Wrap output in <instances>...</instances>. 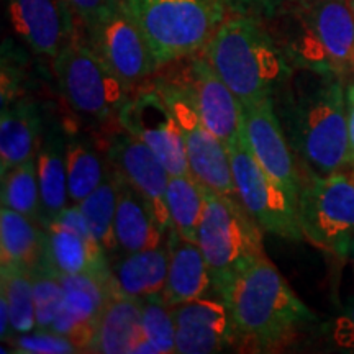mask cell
Wrapping results in <instances>:
<instances>
[{
    "mask_svg": "<svg viewBox=\"0 0 354 354\" xmlns=\"http://www.w3.org/2000/svg\"><path fill=\"white\" fill-rule=\"evenodd\" d=\"M236 194L264 232L289 241H302L297 202L266 172L251 153L246 138L228 148Z\"/></svg>",
    "mask_w": 354,
    "mask_h": 354,
    "instance_id": "cell-10",
    "label": "cell"
},
{
    "mask_svg": "<svg viewBox=\"0 0 354 354\" xmlns=\"http://www.w3.org/2000/svg\"><path fill=\"white\" fill-rule=\"evenodd\" d=\"M25 68L20 61V53L13 50V44L6 41L2 46V107L10 104L19 97L25 95Z\"/></svg>",
    "mask_w": 354,
    "mask_h": 354,
    "instance_id": "cell-35",
    "label": "cell"
},
{
    "mask_svg": "<svg viewBox=\"0 0 354 354\" xmlns=\"http://www.w3.org/2000/svg\"><path fill=\"white\" fill-rule=\"evenodd\" d=\"M66 167L69 202L79 205L105 179L109 161L104 151L100 153L99 143H95L91 136L68 128Z\"/></svg>",
    "mask_w": 354,
    "mask_h": 354,
    "instance_id": "cell-26",
    "label": "cell"
},
{
    "mask_svg": "<svg viewBox=\"0 0 354 354\" xmlns=\"http://www.w3.org/2000/svg\"><path fill=\"white\" fill-rule=\"evenodd\" d=\"M64 304L51 330L71 339L81 353L88 349L102 310L115 294L112 274H59Z\"/></svg>",
    "mask_w": 354,
    "mask_h": 354,
    "instance_id": "cell-19",
    "label": "cell"
},
{
    "mask_svg": "<svg viewBox=\"0 0 354 354\" xmlns=\"http://www.w3.org/2000/svg\"><path fill=\"white\" fill-rule=\"evenodd\" d=\"M112 2L113 0H66L76 19L81 20L86 28L94 25L100 19L102 13L112 6Z\"/></svg>",
    "mask_w": 354,
    "mask_h": 354,
    "instance_id": "cell-38",
    "label": "cell"
},
{
    "mask_svg": "<svg viewBox=\"0 0 354 354\" xmlns=\"http://www.w3.org/2000/svg\"><path fill=\"white\" fill-rule=\"evenodd\" d=\"M145 336L159 349V353H176V326L172 305L161 295L143 300Z\"/></svg>",
    "mask_w": 354,
    "mask_h": 354,
    "instance_id": "cell-33",
    "label": "cell"
},
{
    "mask_svg": "<svg viewBox=\"0 0 354 354\" xmlns=\"http://www.w3.org/2000/svg\"><path fill=\"white\" fill-rule=\"evenodd\" d=\"M348 259L351 261L353 264V272H354V241L351 243V248H349V253H348Z\"/></svg>",
    "mask_w": 354,
    "mask_h": 354,
    "instance_id": "cell-40",
    "label": "cell"
},
{
    "mask_svg": "<svg viewBox=\"0 0 354 354\" xmlns=\"http://www.w3.org/2000/svg\"><path fill=\"white\" fill-rule=\"evenodd\" d=\"M342 79L333 73L294 69L274 95L292 153L310 176L331 174L351 162Z\"/></svg>",
    "mask_w": 354,
    "mask_h": 354,
    "instance_id": "cell-1",
    "label": "cell"
},
{
    "mask_svg": "<svg viewBox=\"0 0 354 354\" xmlns=\"http://www.w3.org/2000/svg\"><path fill=\"white\" fill-rule=\"evenodd\" d=\"M305 238L328 253L348 258L354 241V169L304 177L299 201Z\"/></svg>",
    "mask_w": 354,
    "mask_h": 354,
    "instance_id": "cell-8",
    "label": "cell"
},
{
    "mask_svg": "<svg viewBox=\"0 0 354 354\" xmlns=\"http://www.w3.org/2000/svg\"><path fill=\"white\" fill-rule=\"evenodd\" d=\"M57 88L79 120L91 127L118 123L131 87L110 69L87 38L76 35L53 59Z\"/></svg>",
    "mask_w": 354,
    "mask_h": 354,
    "instance_id": "cell-7",
    "label": "cell"
},
{
    "mask_svg": "<svg viewBox=\"0 0 354 354\" xmlns=\"http://www.w3.org/2000/svg\"><path fill=\"white\" fill-rule=\"evenodd\" d=\"M330 338L338 349L354 353V299L344 305L330 325Z\"/></svg>",
    "mask_w": 354,
    "mask_h": 354,
    "instance_id": "cell-37",
    "label": "cell"
},
{
    "mask_svg": "<svg viewBox=\"0 0 354 354\" xmlns=\"http://www.w3.org/2000/svg\"><path fill=\"white\" fill-rule=\"evenodd\" d=\"M115 236L120 253H135L167 241V232L158 221L146 197L120 176Z\"/></svg>",
    "mask_w": 354,
    "mask_h": 354,
    "instance_id": "cell-23",
    "label": "cell"
},
{
    "mask_svg": "<svg viewBox=\"0 0 354 354\" xmlns=\"http://www.w3.org/2000/svg\"><path fill=\"white\" fill-rule=\"evenodd\" d=\"M0 268V295L6 297L10 308L12 336L37 330L32 271L20 264H2Z\"/></svg>",
    "mask_w": 354,
    "mask_h": 354,
    "instance_id": "cell-30",
    "label": "cell"
},
{
    "mask_svg": "<svg viewBox=\"0 0 354 354\" xmlns=\"http://www.w3.org/2000/svg\"><path fill=\"white\" fill-rule=\"evenodd\" d=\"M12 353L24 354H74L81 353L76 344L53 330H33L30 333L13 335L8 339Z\"/></svg>",
    "mask_w": 354,
    "mask_h": 354,
    "instance_id": "cell-34",
    "label": "cell"
},
{
    "mask_svg": "<svg viewBox=\"0 0 354 354\" xmlns=\"http://www.w3.org/2000/svg\"><path fill=\"white\" fill-rule=\"evenodd\" d=\"M277 17L286 20L279 41L294 69L354 73V8L351 0H299Z\"/></svg>",
    "mask_w": 354,
    "mask_h": 354,
    "instance_id": "cell-4",
    "label": "cell"
},
{
    "mask_svg": "<svg viewBox=\"0 0 354 354\" xmlns=\"http://www.w3.org/2000/svg\"><path fill=\"white\" fill-rule=\"evenodd\" d=\"M346 117H348L349 145H351V153L354 158V81L346 87Z\"/></svg>",
    "mask_w": 354,
    "mask_h": 354,
    "instance_id": "cell-39",
    "label": "cell"
},
{
    "mask_svg": "<svg viewBox=\"0 0 354 354\" xmlns=\"http://www.w3.org/2000/svg\"><path fill=\"white\" fill-rule=\"evenodd\" d=\"M223 297L234 346L245 351L271 353L289 346L317 322L268 256L248 268Z\"/></svg>",
    "mask_w": 354,
    "mask_h": 354,
    "instance_id": "cell-2",
    "label": "cell"
},
{
    "mask_svg": "<svg viewBox=\"0 0 354 354\" xmlns=\"http://www.w3.org/2000/svg\"><path fill=\"white\" fill-rule=\"evenodd\" d=\"M351 6H353V8H354V0H351Z\"/></svg>",
    "mask_w": 354,
    "mask_h": 354,
    "instance_id": "cell-41",
    "label": "cell"
},
{
    "mask_svg": "<svg viewBox=\"0 0 354 354\" xmlns=\"http://www.w3.org/2000/svg\"><path fill=\"white\" fill-rule=\"evenodd\" d=\"M44 256L41 264L57 274H109L107 251L88 228L79 205L66 207L44 227Z\"/></svg>",
    "mask_w": 354,
    "mask_h": 354,
    "instance_id": "cell-14",
    "label": "cell"
},
{
    "mask_svg": "<svg viewBox=\"0 0 354 354\" xmlns=\"http://www.w3.org/2000/svg\"><path fill=\"white\" fill-rule=\"evenodd\" d=\"M46 118L33 97L21 95L0 113V176L37 156Z\"/></svg>",
    "mask_w": 354,
    "mask_h": 354,
    "instance_id": "cell-20",
    "label": "cell"
},
{
    "mask_svg": "<svg viewBox=\"0 0 354 354\" xmlns=\"http://www.w3.org/2000/svg\"><path fill=\"white\" fill-rule=\"evenodd\" d=\"M161 92L183 131L189 169L203 187L227 196H238L232 159L221 141L207 128L184 77L161 76L151 82Z\"/></svg>",
    "mask_w": 354,
    "mask_h": 354,
    "instance_id": "cell-9",
    "label": "cell"
},
{
    "mask_svg": "<svg viewBox=\"0 0 354 354\" xmlns=\"http://www.w3.org/2000/svg\"><path fill=\"white\" fill-rule=\"evenodd\" d=\"M30 271H32L35 310H37V330H51L64 304V289L59 274L46 264L35 266Z\"/></svg>",
    "mask_w": 354,
    "mask_h": 354,
    "instance_id": "cell-32",
    "label": "cell"
},
{
    "mask_svg": "<svg viewBox=\"0 0 354 354\" xmlns=\"http://www.w3.org/2000/svg\"><path fill=\"white\" fill-rule=\"evenodd\" d=\"M68 127L61 122H48L37 151L39 192H41V227H46L61 210L68 207Z\"/></svg>",
    "mask_w": 354,
    "mask_h": 354,
    "instance_id": "cell-22",
    "label": "cell"
},
{
    "mask_svg": "<svg viewBox=\"0 0 354 354\" xmlns=\"http://www.w3.org/2000/svg\"><path fill=\"white\" fill-rule=\"evenodd\" d=\"M145 338L143 300L115 292L95 323L87 353L135 354Z\"/></svg>",
    "mask_w": 354,
    "mask_h": 354,
    "instance_id": "cell-21",
    "label": "cell"
},
{
    "mask_svg": "<svg viewBox=\"0 0 354 354\" xmlns=\"http://www.w3.org/2000/svg\"><path fill=\"white\" fill-rule=\"evenodd\" d=\"M169 271L161 297L169 305L197 299L214 290L209 264L201 246L180 236L176 230L167 233Z\"/></svg>",
    "mask_w": 354,
    "mask_h": 354,
    "instance_id": "cell-24",
    "label": "cell"
},
{
    "mask_svg": "<svg viewBox=\"0 0 354 354\" xmlns=\"http://www.w3.org/2000/svg\"><path fill=\"white\" fill-rule=\"evenodd\" d=\"M2 207L19 212L41 225V192H39L37 158L2 174Z\"/></svg>",
    "mask_w": 354,
    "mask_h": 354,
    "instance_id": "cell-31",
    "label": "cell"
},
{
    "mask_svg": "<svg viewBox=\"0 0 354 354\" xmlns=\"http://www.w3.org/2000/svg\"><path fill=\"white\" fill-rule=\"evenodd\" d=\"M203 56L243 105L271 99L294 71L266 21L233 13L221 21Z\"/></svg>",
    "mask_w": 354,
    "mask_h": 354,
    "instance_id": "cell-3",
    "label": "cell"
},
{
    "mask_svg": "<svg viewBox=\"0 0 354 354\" xmlns=\"http://www.w3.org/2000/svg\"><path fill=\"white\" fill-rule=\"evenodd\" d=\"M13 32L37 56L55 59L76 37L66 0H3Z\"/></svg>",
    "mask_w": 354,
    "mask_h": 354,
    "instance_id": "cell-18",
    "label": "cell"
},
{
    "mask_svg": "<svg viewBox=\"0 0 354 354\" xmlns=\"http://www.w3.org/2000/svg\"><path fill=\"white\" fill-rule=\"evenodd\" d=\"M86 30L87 41L97 55L130 87L161 69L145 35L123 8L122 0H113L100 19Z\"/></svg>",
    "mask_w": 354,
    "mask_h": 354,
    "instance_id": "cell-11",
    "label": "cell"
},
{
    "mask_svg": "<svg viewBox=\"0 0 354 354\" xmlns=\"http://www.w3.org/2000/svg\"><path fill=\"white\" fill-rule=\"evenodd\" d=\"M104 151L109 165L138 192L143 194L161 227L167 233L172 230L166 192L169 185V171L151 148L125 128L115 123L102 133Z\"/></svg>",
    "mask_w": 354,
    "mask_h": 354,
    "instance_id": "cell-12",
    "label": "cell"
},
{
    "mask_svg": "<svg viewBox=\"0 0 354 354\" xmlns=\"http://www.w3.org/2000/svg\"><path fill=\"white\" fill-rule=\"evenodd\" d=\"M161 68L203 51L221 21L223 0H122Z\"/></svg>",
    "mask_w": 354,
    "mask_h": 354,
    "instance_id": "cell-5",
    "label": "cell"
},
{
    "mask_svg": "<svg viewBox=\"0 0 354 354\" xmlns=\"http://www.w3.org/2000/svg\"><path fill=\"white\" fill-rule=\"evenodd\" d=\"M203 123L221 143H240L245 136V110L234 92L212 68L205 56H192L183 74Z\"/></svg>",
    "mask_w": 354,
    "mask_h": 354,
    "instance_id": "cell-16",
    "label": "cell"
},
{
    "mask_svg": "<svg viewBox=\"0 0 354 354\" xmlns=\"http://www.w3.org/2000/svg\"><path fill=\"white\" fill-rule=\"evenodd\" d=\"M46 233L41 225L19 212L2 207L0 210V261L35 268L41 264Z\"/></svg>",
    "mask_w": 354,
    "mask_h": 354,
    "instance_id": "cell-27",
    "label": "cell"
},
{
    "mask_svg": "<svg viewBox=\"0 0 354 354\" xmlns=\"http://www.w3.org/2000/svg\"><path fill=\"white\" fill-rule=\"evenodd\" d=\"M176 353L212 354L234 346L233 323L227 300L216 290L172 305Z\"/></svg>",
    "mask_w": 354,
    "mask_h": 354,
    "instance_id": "cell-17",
    "label": "cell"
},
{
    "mask_svg": "<svg viewBox=\"0 0 354 354\" xmlns=\"http://www.w3.org/2000/svg\"><path fill=\"white\" fill-rule=\"evenodd\" d=\"M118 203V174L109 165L105 179L94 192L88 194L79 203L84 218L95 240L100 243L107 254L118 253V243L115 236V215H117Z\"/></svg>",
    "mask_w": 354,
    "mask_h": 354,
    "instance_id": "cell-29",
    "label": "cell"
},
{
    "mask_svg": "<svg viewBox=\"0 0 354 354\" xmlns=\"http://www.w3.org/2000/svg\"><path fill=\"white\" fill-rule=\"evenodd\" d=\"M294 0H223L225 7L233 15L253 17V19L271 21Z\"/></svg>",
    "mask_w": 354,
    "mask_h": 354,
    "instance_id": "cell-36",
    "label": "cell"
},
{
    "mask_svg": "<svg viewBox=\"0 0 354 354\" xmlns=\"http://www.w3.org/2000/svg\"><path fill=\"white\" fill-rule=\"evenodd\" d=\"M118 125L148 145L171 176L190 174L183 131L165 97L153 84L130 95L118 115Z\"/></svg>",
    "mask_w": 354,
    "mask_h": 354,
    "instance_id": "cell-13",
    "label": "cell"
},
{
    "mask_svg": "<svg viewBox=\"0 0 354 354\" xmlns=\"http://www.w3.org/2000/svg\"><path fill=\"white\" fill-rule=\"evenodd\" d=\"M245 138L259 166L299 201L304 177L297 169L294 153L274 107V97L243 105Z\"/></svg>",
    "mask_w": 354,
    "mask_h": 354,
    "instance_id": "cell-15",
    "label": "cell"
},
{
    "mask_svg": "<svg viewBox=\"0 0 354 354\" xmlns=\"http://www.w3.org/2000/svg\"><path fill=\"white\" fill-rule=\"evenodd\" d=\"M169 271L167 241L135 253H122L110 263L115 290L140 300L162 295Z\"/></svg>",
    "mask_w": 354,
    "mask_h": 354,
    "instance_id": "cell-25",
    "label": "cell"
},
{
    "mask_svg": "<svg viewBox=\"0 0 354 354\" xmlns=\"http://www.w3.org/2000/svg\"><path fill=\"white\" fill-rule=\"evenodd\" d=\"M166 202L172 230L185 240L197 243L198 225L205 207V187L192 174L171 176Z\"/></svg>",
    "mask_w": 354,
    "mask_h": 354,
    "instance_id": "cell-28",
    "label": "cell"
},
{
    "mask_svg": "<svg viewBox=\"0 0 354 354\" xmlns=\"http://www.w3.org/2000/svg\"><path fill=\"white\" fill-rule=\"evenodd\" d=\"M263 232L240 197L205 189L197 243L209 264L214 290L225 295L248 268L264 258Z\"/></svg>",
    "mask_w": 354,
    "mask_h": 354,
    "instance_id": "cell-6",
    "label": "cell"
}]
</instances>
